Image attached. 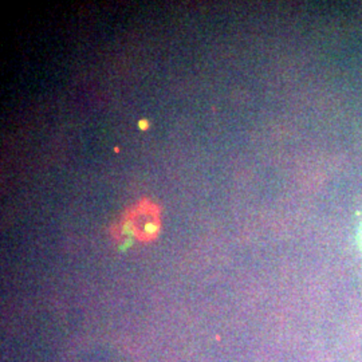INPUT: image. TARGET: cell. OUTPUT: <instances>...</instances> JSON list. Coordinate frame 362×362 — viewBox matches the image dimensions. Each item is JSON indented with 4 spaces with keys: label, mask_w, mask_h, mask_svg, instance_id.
Listing matches in <instances>:
<instances>
[{
    "label": "cell",
    "mask_w": 362,
    "mask_h": 362,
    "mask_svg": "<svg viewBox=\"0 0 362 362\" xmlns=\"http://www.w3.org/2000/svg\"><path fill=\"white\" fill-rule=\"evenodd\" d=\"M161 228V208L158 204L143 199L128 208L121 221L113 227V235L124 238L132 235L139 242H152L157 238Z\"/></svg>",
    "instance_id": "6da1fadb"
}]
</instances>
